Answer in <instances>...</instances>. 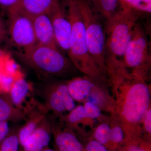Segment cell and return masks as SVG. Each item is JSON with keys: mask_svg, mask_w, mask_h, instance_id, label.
<instances>
[{"mask_svg": "<svg viewBox=\"0 0 151 151\" xmlns=\"http://www.w3.org/2000/svg\"><path fill=\"white\" fill-rule=\"evenodd\" d=\"M141 14L133 9L120 6L116 13L105 22V69L116 81L127 75L124 55Z\"/></svg>", "mask_w": 151, "mask_h": 151, "instance_id": "obj_1", "label": "cell"}, {"mask_svg": "<svg viewBox=\"0 0 151 151\" xmlns=\"http://www.w3.org/2000/svg\"><path fill=\"white\" fill-rule=\"evenodd\" d=\"M19 57L25 64L47 79L68 75L74 67L58 48L48 45L37 44L23 50Z\"/></svg>", "mask_w": 151, "mask_h": 151, "instance_id": "obj_2", "label": "cell"}, {"mask_svg": "<svg viewBox=\"0 0 151 151\" xmlns=\"http://www.w3.org/2000/svg\"><path fill=\"white\" fill-rule=\"evenodd\" d=\"M71 27L68 57L74 67L92 77L100 74V68L89 54L85 28L77 0H65Z\"/></svg>", "mask_w": 151, "mask_h": 151, "instance_id": "obj_3", "label": "cell"}, {"mask_svg": "<svg viewBox=\"0 0 151 151\" xmlns=\"http://www.w3.org/2000/svg\"><path fill=\"white\" fill-rule=\"evenodd\" d=\"M85 28L89 54L100 70L105 69V34L103 19L89 0H77Z\"/></svg>", "mask_w": 151, "mask_h": 151, "instance_id": "obj_4", "label": "cell"}, {"mask_svg": "<svg viewBox=\"0 0 151 151\" xmlns=\"http://www.w3.org/2000/svg\"><path fill=\"white\" fill-rule=\"evenodd\" d=\"M150 44L142 25L138 22L135 25L124 57L126 67L134 69V74L142 76L143 71L150 66L151 61Z\"/></svg>", "mask_w": 151, "mask_h": 151, "instance_id": "obj_5", "label": "cell"}, {"mask_svg": "<svg viewBox=\"0 0 151 151\" xmlns=\"http://www.w3.org/2000/svg\"><path fill=\"white\" fill-rule=\"evenodd\" d=\"M134 75V81L127 85L123 115L128 122L138 123L144 118L150 104V91L142 77Z\"/></svg>", "mask_w": 151, "mask_h": 151, "instance_id": "obj_6", "label": "cell"}, {"mask_svg": "<svg viewBox=\"0 0 151 151\" xmlns=\"http://www.w3.org/2000/svg\"><path fill=\"white\" fill-rule=\"evenodd\" d=\"M35 92L43 101L41 104L47 112L58 114L65 111H71L76 107L74 100L68 90L67 83L47 82Z\"/></svg>", "mask_w": 151, "mask_h": 151, "instance_id": "obj_7", "label": "cell"}, {"mask_svg": "<svg viewBox=\"0 0 151 151\" xmlns=\"http://www.w3.org/2000/svg\"><path fill=\"white\" fill-rule=\"evenodd\" d=\"M10 33L14 43L23 49L37 44L32 17L18 7L8 10Z\"/></svg>", "mask_w": 151, "mask_h": 151, "instance_id": "obj_8", "label": "cell"}, {"mask_svg": "<svg viewBox=\"0 0 151 151\" xmlns=\"http://www.w3.org/2000/svg\"><path fill=\"white\" fill-rule=\"evenodd\" d=\"M48 15L52 23L58 46L68 55L70 50L71 27L66 10L60 3Z\"/></svg>", "mask_w": 151, "mask_h": 151, "instance_id": "obj_9", "label": "cell"}, {"mask_svg": "<svg viewBox=\"0 0 151 151\" xmlns=\"http://www.w3.org/2000/svg\"><path fill=\"white\" fill-rule=\"evenodd\" d=\"M37 102L36 107L29 106L25 111L24 124L19 129L18 135L20 148L35 131L40 124L48 116L47 111L40 103Z\"/></svg>", "mask_w": 151, "mask_h": 151, "instance_id": "obj_10", "label": "cell"}, {"mask_svg": "<svg viewBox=\"0 0 151 151\" xmlns=\"http://www.w3.org/2000/svg\"><path fill=\"white\" fill-rule=\"evenodd\" d=\"M52 134L51 120L48 115L20 148L22 151H42L49 147Z\"/></svg>", "mask_w": 151, "mask_h": 151, "instance_id": "obj_11", "label": "cell"}, {"mask_svg": "<svg viewBox=\"0 0 151 151\" xmlns=\"http://www.w3.org/2000/svg\"><path fill=\"white\" fill-rule=\"evenodd\" d=\"M37 42L58 48L51 19L47 14L32 18Z\"/></svg>", "mask_w": 151, "mask_h": 151, "instance_id": "obj_12", "label": "cell"}, {"mask_svg": "<svg viewBox=\"0 0 151 151\" xmlns=\"http://www.w3.org/2000/svg\"><path fill=\"white\" fill-rule=\"evenodd\" d=\"M52 132L56 151H85L84 146L70 130H58L52 126Z\"/></svg>", "mask_w": 151, "mask_h": 151, "instance_id": "obj_13", "label": "cell"}, {"mask_svg": "<svg viewBox=\"0 0 151 151\" xmlns=\"http://www.w3.org/2000/svg\"><path fill=\"white\" fill-rule=\"evenodd\" d=\"M60 3V0H21L19 8L31 17L43 14H48Z\"/></svg>", "mask_w": 151, "mask_h": 151, "instance_id": "obj_14", "label": "cell"}, {"mask_svg": "<svg viewBox=\"0 0 151 151\" xmlns=\"http://www.w3.org/2000/svg\"><path fill=\"white\" fill-rule=\"evenodd\" d=\"M25 111L16 107L10 95L0 96V122H17L24 120Z\"/></svg>", "mask_w": 151, "mask_h": 151, "instance_id": "obj_15", "label": "cell"}, {"mask_svg": "<svg viewBox=\"0 0 151 151\" xmlns=\"http://www.w3.org/2000/svg\"><path fill=\"white\" fill-rule=\"evenodd\" d=\"M68 90L74 100H84L94 88V83L88 78H73L67 83Z\"/></svg>", "mask_w": 151, "mask_h": 151, "instance_id": "obj_16", "label": "cell"}, {"mask_svg": "<svg viewBox=\"0 0 151 151\" xmlns=\"http://www.w3.org/2000/svg\"><path fill=\"white\" fill-rule=\"evenodd\" d=\"M93 8L104 21L111 18L120 7L119 0H89Z\"/></svg>", "mask_w": 151, "mask_h": 151, "instance_id": "obj_17", "label": "cell"}, {"mask_svg": "<svg viewBox=\"0 0 151 151\" xmlns=\"http://www.w3.org/2000/svg\"><path fill=\"white\" fill-rule=\"evenodd\" d=\"M29 89V84L24 79H18L13 83L10 91V97L16 107L22 108V104L27 96Z\"/></svg>", "mask_w": 151, "mask_h": 151, "instance_id": "obj_18", "label": "cell"}, {"mask_svg": "<svg viewBox=\"0 0 151 151\" xmlns=\"http://www.w3.org/2000/svg\"><path fill=\"white\" fill-rule=\"evenodd\" d=\"M18 130L10 132L0 145V151H20Z\"/></svg>", "mask_w": 151, "mask_h": 151, "instance_id": "obj_19", "label": "cell"}, {"mask_svg": "<svg viewBox=\"0 0 151 151\" xmlns=\"http://www.w3.org/2000/svg\"><path fill=\"white\" fill-rule=\"evenodd\" d=\"M111 131V128L108 124H103L98 126L94 133V140L105 146L110 151Z\"/></svg>", "mask_w": 151, "mask_h": 151, "instance_id": "obj_20", "label": "cell"}, {"mask_svg": "<svg viewBox=\"0 0 151 151\" xmlns=\"http://www.w3.org/2000/svg\"><path fill=\"white\" fill-rule=\"evenodd\" d=\"M117 151H151L150 143L134 139L127 141L126 146Z\"/></svg>", "mask_w": 151, "mask_h": 151, "instance_id": "obj_21", "label": "cell"}, {"mask_svg": "<svg viewBox=\"0 0 151 151\" xmlns=\"http://www.w3.org/2000/svg\"><path fill=\"white\" fill-rule=\"evenodd\" d=\"M67 118L68 121L71 124H76L82 119L85 118L83 106L79 105L75 107L72 111H70Z\"/></svg>", "mask_w": 151, "mask_h": 151, "instance_id": "obj_22", "label": "cell"}, {"mask_svg": "<svg viewBox=\"0 0 151 151\" xmlns=\"http://www.w3.org/2000/svg\"><path fill=\"white\" fill-rule=\"evenodd\" d=\"M83 107L85 118L95 119L98 118L101 114L100 109L92 102H86Z\"/></svg>", "mask_w": 151, "mask_h": 151, "instance_id": "obj_23", "label": "cell"}, {"mask_svg": "<svg viewBox=\"0 0 151 151\" xmlns=\"http://www.w3.org/2000/svg\"><path fill=\"white\" fill-rule=\"evenodd\" d=\"M13 83L12 77L4 74L0 75L1 91L4 92H10Z\"/></svg>", "mask_w": 151, "mask_h": 151, "instance_id": "obj_24", "label": "cell"}, {"mask_svg": "<svg viewBox=\"0 0 151 151\" xmlns=\"http://www.w3.org/2000/svg\"><path fill=\"white\" fill-rule=\"evenodd\" d=\"M84 147L85 151H110L105 146L94 139L89 141Z\"/></svg>", "mask_w": 151, "mask_h": 151, "instance_id": "obj_25", "label": "cell"}, {"mask_svg": "<svg viewBox=\"0 0 151 151\" xmlns=\"http://www.w3.org/2000/svg\"><path fill=\"white\" fill-rule=\"evenodd\" d=\"M21 0H0V6L7 10L18 6Z\"/></svg>", "mask_w": 151, "mask_h": 151, "instance_id": "obj_26", "label": "cell"}, {"mask_svg": "<svg viewBox=\"0 0 151 151\" xmlns=\"http://www.w3.org/2000/svg\"><path fill=\"white\" fill-rule=\"evenodd\" d=\"M10 132L7 122H0V145Z\"/></svg>", "mask_w": 151, "mask_h": 151, "instance_id": "obj_27", "label": "cell"}, {"mask_svg": "<svg viewBox=\"0 0 151 151\" xmlns=\"http://www.w3.org/2000/svg\"><path fill=\"white\" fill-rule=\"evenodd\" d=\"M144 124L145 129L149 134L151 133V110L148 109L144 116Z\"/></svg>", "mask_w": 151, "mask_h": 151, "instance_id": "obj_28", "label": "cell"}, {"mask_svg": "<svg viewBox=\"0 0 151 151\" xmlns=\"http://www.w3.org/2000/svg\"><path fill=\"white\" fill-rule=\"evenodd\" d=\"M120 5H126L129 3L130 0H119Z\"/></svg>", "mask_w": 151, "mask_h": 151, "instance_id": "obj_29", "label": "cell"}, {"mask_svg": "<svg viewBox=\"0 0 151 151\" xmlns=\"http://www.w3.org/2000/svg\"><path fill=\"white\" fill-rule=\"evenodd\" d=\"M42 151H56L54 149H52L50 148L49 147L46 148Z\"/></svg>", "mask_w": 151, "mask_h": 151, "instance_id": "obj_30", "label": "cell"}]
</instances>
